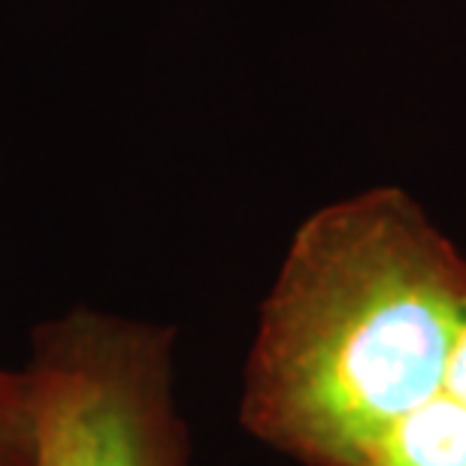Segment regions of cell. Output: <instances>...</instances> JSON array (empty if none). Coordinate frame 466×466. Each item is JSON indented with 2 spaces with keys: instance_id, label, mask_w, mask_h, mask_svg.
Returning <instances> with one entry per match:
<instances>
[{
  "instance_id": "obj_1",
  "label": "cell",
  "mask_w": 466,
  "mask_h": 466,
  "mask_svg": "<svg viewBox=\"0 0 466 466\" xmlns=\"http://www.w3.org/2000/svg\"><path fill=\"white\" fill-rule=\"evenodd\" d=\"M466 328V258L400 188L319 209L294 233L242 372L239 421L306 466H360L442 394Z\"/></svg>"
},
{
  "instance_id": "obj_5",
  "label": "cell",
  "mask_w": 466,
  "mask_h": 466,
  "mask_svg": "<svg viewBox=\"0 0 466 466\" xmlns=\"http://www.w3.org/2000/svg\"><path fill=\"white\" fill-rule=\"evenodd\" d=\"M442 390H445L449 397L458 400V403L466 409V328H463V333L458 337V342H454L449 370H445Z\"/></svg>"
},
{
  "instance_id": "obj_2",
  "label": "cell",
  "mask_w": 466,
  "mask_h": 466,
  "mask_svg": "<svg viewBox=\"0 0 466 466\" xmlns=\"http://www.w3.org/2000/svg\"><path fill=\"white\" fill-rule=\"evenodd\" d=\"M25 376L34 466H188L161 324L67 312L36 328Z\"/></svg>"
},
{
  "instance_id": "obj_3",
  "label": "cell",
  "mask_w": 466,
  "mask_h": 466,
  "mask_svg": "<svg viewBox=\"0 0 466 466\" xmlns=\"http://www.w3.org/2000/svg\"><path fill=\"white\" fill-rule=\"evenodd\" d=\"M360 466H466V409L442 390L388 424Z\"/></svg>"
},
{
  "instance_id": "obj_4",
  "label": "cell",
  "mask_w": 466,
  "mask_h": 466,
  "mask_svg": "<svg viewBox=\"0 0 466 466\" xmlns=\"http://www.w3.org/2000/svg\"><path fill=\"white\" fill-rule=\"evenodd\" d=\"M0 466H34V409L25 370H0Z\"/></svg>"
}]
</instances>
